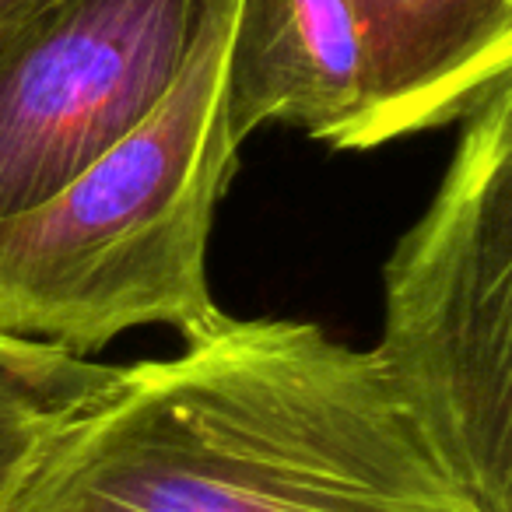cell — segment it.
I'll return each instance as SVG.
<instances>
[{
  "mask_svg": "<svg viewBox=\"0 0 512 512\" xmlns=\"http://www.w3.org/2000/svg\"><path fill=\"white\" fill-rule=\"evenodd\" d=\"M0 512H484L372 351L306 320H235L116 365Z\"/></svg>",
  "mask_w": 512,
  "mask_h": 512,
  "instance_id": "obj_1",
  "label": "cell"
},
{
  "mask_svg": "<svg viewBox=\"0 0 512 512\" xmlns=\"http://www.w3.org/2000/svg\"><path fill=\"white\" fill-rule=\"evenodd\" d=\"M372 67L355 0H235L225 46L232 141L288 123L337 151L365 148Z\"/></svg>",
  "mask_w": 512,
  "mask_h": 512,
  "instance_id": "obj_5",
  "label": "cell"
},
{
  "mask_svg": "<svg viewBox=\"0 0 512 512\" xmlns=\"http://www.w3.org/2000/svg\"><path fill=\"white\" fill-rule=\"evenodd\" d=\"M53 0H0V46L8 43L25 22L39 15L43 8H50Z\"/></svg>",
  "mask_w": 512,
  "mask_h": 512,
  "instance_id": "obj_8",
  "label": "cell"
},
{
  "mask_svg": "<svg viewBox=\"0 0 512 512\" xmlns=\"http://www.w3.org/2000/svg\"><path fill=\"white\" fill-rule=\"evenodd\" d=\"M204 0H53L0 46V221L57 197L169 95Z\"/></svg>",
  "mask_w": 512,
  "mask_h": 512,
  "instance_id": "obj_4",
  "label": "cell"
},
{
  "mask_svg": "<svg viewBox=\"0 0 512 512\" xmlns=\"http://www.w3.org/2000/svg\"><path fill=\"white\" fill-rule=\"evenodd\" d=\"M379 369L484 512H512V78L460 120L383 267Z\"/></svg>",
  "mask_w": 512,
  "mask_h": 512,
  "instance_id": "obj_3",
  "label": "cell"
},
{
  "mask_svg": "<svg viewBox=\"0 0 512 512\" xmlns=\"http://www.w3.org/2000/svg\"><path fill=\"white\" fill-rule=\"evenodd\" d=\"M113 372L116 365L0 337V505L46 435Z\"/></svg>",
  "mask_w": 512,
  "mask_h": 512,
  "instance_id": "obj_7",
  "label": "cell"
},
{
  "mask_svg": "<svg viewBox=\"0 0 512 512\" xmlns=\"http://www.w3.org/2000/svg\"><path fill=\"white\" fill-rule=\"evenodd\" d=\"M372 67L365 148L467 116L512 74V0H355Z\"/></svg>",
  "mask_w": 512,
  "mask_h": 512,
  "instance_id": "obj_6",
  "label": "cell"
},
{
  "mask_svg": "<svg viewBox=\"0 0 512 512\" xmlns=\"http://www.w3.org/2000/svg\"><path fill=\"white\" fill-rule=\"evenodd\" d=\"M232 8L204 0L190 53L141 127L57 197L0 221V337L92 358L137 327H172L186 344L228 316L207 249L239 162L225 113Z\"/></svg>",
  "mask_w": 512,
  "mask_h": 512,
  "instance_id": "obj_2",
  "label": "cell"
}]
</instances>
